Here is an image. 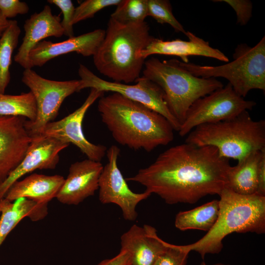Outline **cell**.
<instances>
[{
    "mask_svg": "<svg viewBox=\"0 0 265 265\" xmlns=\"http://www.w3.org/2000/svg\"><path fill=\"white\" fill-rule=\"evenodd\" d=\"M148 16V0H121L110 17L122 24L145 21Z\"/></svg>",
    "mask_w": 265,
    "mask_h": 265,
    "instance_id": "cell-26",
    "label": "cell"
},
{
    "mask_svg": "<svg viewBox=\"0 0 265 265\" xmlns=\"http://www.w3.org/2000/svg\"><path fill=\"white\" fill-rule=\"evenodd\" d=\"M106 153L107 162L103 167L99 181V201L103 204L118 206L125 220L134 221L138 215L137 205L151 194L145 190L135 193L129 188L118 166L120 149L117 146H111Z\"/></svg>",
    "mask_w": 265,
    "mask_h": 265,
    "instance_id": "cell-11",
    "label": "cell"
},
{
    "mask_svg": "<svg viewBox=\"0 0 265 265\" xmlns=\"http://www.w3.org/2000/svg\"><path fill=\"white\" fill-rule=\"evenodd\" d=\"M258 188L256 194L265 196V149L262 152L258 169Z\"/></svg>",
    "mask_w": 265,
    "mask_h": 265,
    "instance_id": "cell-33",
    "label": "cell"
},
{
    "mask_svg": "<svg viewBox=\"0 0 265 265\" xmlns=\"http://www.w3.org/2000/svg\"><path fill=\"white\" fill-rule=\"evenodd\" d=\"M78 74L80 82V91L90 88L104 92L117 93L160 114L170 123L174 131H179L180 124L169 110L163 91L149 79L140 77L135 80L134 84L107 81L96 76L83 64L80 65Z\"/></svg>",
    "mask_w": 265,
    "mask_h": 265,
    "instance_id": "cell-10",
    "label": "cell"
},
{
    "mask_svg": "<svg viewBox=\"0 0 265 265\" xmlns=\"http://www.w3.org/2000/svg\"><path fill=\"white\" fill-rule=\"evenodd\" d=\"M215 2H225L229 4L236 12L237 23L244 26L252 17V3L247 0H214Z\"/></svg>",
    "mask_w": 265,
    "mask_h": 265,
    "instance_id": "cell-31",
    "label": "cell"
},
{
    "mask_svg": "<svg viewBox=\"0 0 265 265\" xmlns=\"http://www.w3.org/2000/svg\"><path fill=\"white\" fill-rule=\"evenodd\" d=\"M148 16L159 24H168L175 31L186 34L183 26L174 16L170 2L167 0H148Z\"/></svg>",
    "mask_w": 265,
    "mask_h": 265,
    "instance_id": "cell-27",
    "label": "cell"
},
{
    "mask_svg": "<svg viewBox=\"0 0 265 265\" xmlns=\"http://www.w3.org/2000/svg\"><path fill=\"white\" fill-rule=\"evenodd\" d=\"M130 254L125 251H120L113 258L104 260L96 265H130Z\"/></svg>",
    "mask_w": 265,
    "mask_h": 265,
    "instance_id": "cell-34",
    "label": "cell"
},
{
    "mask_svg": "<svg viewBox=\"0 0 265 265\" xmlns=\"http://www.w3.org/2000/svg\"><path fill=\"white\" fill-rule=\"evenodd\" d=\"M219 200H213L194 209L178 212L175 226L181 231L199 230L209 231L216 222L219 213Z\"/></svg>",
    "mask_w": 265,
    "mask_h": 265,
    "instance_id": "cell-23",
    "label": "cell"
},
{
    "mask_svg": "<svg viewBox=\"0 0 265 265\" xmlns=\"http://www.w3.org/2000/svg\"><path fill=\"white\" fill-rule=\"evenodd\" d=\"M25 118L0 115V185L25 157L32 137Z\"/></svg>",
    "mask_w": 265,
    "mask_h": 265,
    "instance_id": "cell-14",
    "label": "cell"
},
{
    "mask_svg": "<svg viewBox=\"0 0 265 265\" xmlns=\"http://www.w3.org/2000/svg\"><path fill=\"white\" fill-rule=\"evenodd\" d=\"M168 243L158 236L154 227L134 224L121 236L120 251L130 254V265H154Z\"/></svg>",
    "mask_w": 265,
    "mask_h": 265,
    "instance_id": "cell-18",
    "label": "cell"
},
{
    "mask_svg": "<svg viewBox=\"0 0 265 265\" xmlns=\"http://www.w3.org/2000/svg\"><path fill=\"white\" fill-rule=\"evenodd\" d=\"M49 3L54 4L61 11L63 19L61 25L64 35L71 38L74 36L73 18L75 7L71 0H49Z\"/></svg>",
    "mask_w": 265,
    "mask_h": 265,
    "instance_id": "cell-30",
    "label": "cell"
},
{
    "mask_svg": "<svg viewBox=\"0 0 265 265\" xmlns=\"http://www.w3.org/2000/svg\"><path fill=\"white\" fill-rule=\"evenodd\" d=\"M234 60L220 66L200 65L179 60L180 65L193 75L203 78L222 77L234 90L244 98L252 89L265 90V37L254 47L238 45Z\"/></svg>",
    "mask_w": 265,
    "mask_h": 265,
    "instance_id": "cell-7",
    "label": "cell"
},
{
    "mask_svg": "<svg viewBox=\"0 0 265 265\" xmlns=\"http://www.w3.org/2000/svg\"><path fill=\"white\" fill-rule=\"evenodd\" d=\"M104 92L91 88L90 93L82 105L75 111L56 121L48 123L39 135L54 138L77 146L88 159L101 161L106 153V147L89 142L82 131V122L91 105L104 96Z\"/></svg>",
    "mask_w": 265,
    "mask_h": 265,
    "instance_id": "cell-12",
    "label": "cell"
},
{
    "mask_svg": "<svg viewBox=\"0 0 265 265\" xmlns=\"http://www.w3.org/2000/svg\"><path fill=\"white\" fill-rule=\"evenodd\" d=\"M219 195V213L214 226L196 242L183 245L189 252H197L202 259L207 254L220 252L223 239L231 233H265V196L241 195L227 188Z\"/></svg>",
    "mask_w": 265,
    "mask_h": 265,
    "instance_id": "cell-4",
    "label": "cell"
},
{
    "mask_svg": "<svg viewBox=\"0 0 265 265\" xmlns=\"http://www.w3.org/2000/svg\"><path fill=\"white\" fill-rule=\"evenodd\" d=\"M64 180V177L59 175L33 173L15 182L7 191L4 199L12 202L18 199L25 198L48 204L56 198Z\"/></svg>",
    "mask_w": 265,
    "mask_h": 265,
    "instance_id": "cell-20",
    "label": "cell"
},
{
    "mask_svg": "<svg viewBox=\"0 0 265 265\" xmlns=\"http://www.w3.org/2000/svg\"><path fill=\"white\" fill-rule=\"evenodd\" d=\"M188 41L181 39L164 41L154 38L147 46L140 53L141 58L145 60L153 54L177 56L182 62H188V56L198 55L213 58L221 61L228 62V57L217 49L210 46L209 42L186 31Z\"/></svg>",
    "mask_w": 265,
    "mask_h": 265,
    "instance_id": "cell-19",
    "label": "cell"
},
{
    "mask_svg": "<svg viewBox=\"0 0 265 265\" xmlns=\"http://www.w3.org/2000/svg\"><path fill=\"white\" fill-rule=\"evenodd\" d=\"M231 265L218 263L214 264H212V265Z\"/></svg>",
    "mask_w": 265,
    "mask_h": 265,
    "instance_id": "cell-36",
    "label": "cell"
},
{
    "mask_svg": "<svg viewBox=\"0 0 265 265\" xmlns=\"http://www.w3.org/2000/svg\"><path fill=\"white\" fill-rule=\"evenodd\" d=\"M256 105L255 102L245 100L238 95L228 83L198 99L191 106L179 134L185 136L199 125L235 117L244 111L251 110Z\"/></svg>",
    "mask_w": 265,
    "mask_h": 265,
    "instance_id": "cell-9",
    "label": "cell"
},
{
    "mask_svg": "<svg viewBox=\"0 0 265 265\" xmlns=\"http://www.w3.org/2000/svg\"><path fill=\"white\" fill-rule=\"evenodd\" d=\"M142 74L161 88L168 108L180 126L196 100L224 86L215 78L193 75L176 59L161 61L151 57L145 61Z\"/></svg>",
    "mask_w": 265,
    "mask_h": 265,
    "instance_id": "cell-6",
    "label": "cell"
},
{
    "mask_svg": "<svg viewBox=\"0 0 265 265\" xmlns=\"http://www.w3.org/2000/svg\"><path fill=\"white\" fill-rule=\"evenodd\" d=\"M263 150L249 154L238 160L235 166L230 167L225 188L241 195L256 193L258 165Z\"/></svg>",
    "mask_w": 265,
    "mask_h": 265,
    "instance_id": "cell-22",
    "label": "cell"
},
{
    "mask_svg": "<svg viewBox=\"0 0 265 265\" xmlns=\"http://www.w3.org/2000/svg\"><path fill=\"white\" fill-rule=\"evenodd\" d=\"M69 145L51 137H32L23 159L0 185V201L11 186L25 175L36 169H54L59 160V153Z\"/></svg>",
    "mask_w": 265,
    "mask_h": 265,
    "instance_id": "cell-13",
    "label": "cell"
},
{
    "mask_svg": "<svg viewBox=\"0 0 265 265\" xmlns=\"http://www.w3.org/2000/svg\"><path fill=\"white\" fill-rule=\"evenodd\" d=\"M121 0H86L75 8L73 23L76 24L91 18L102 9L112 5L117 6Z\"/></svg>",
    "mask_w": 265,
    "mask_h": 265,
    "instance_id": "cell-28",
    "label": "cell"
},
{
    "mask_svg": "<svg viewBox=\"0 0 265 265\" xmlns=\"http://www.w3.org/2000/svg\"><path fill=\"white\" fill-rule=\"evenodd\" d=\"M36 113L35 100L30 91L16 95L0 93V115L21 116L32 122Z\"/></svg>",
    "mask_w": 265,
    "mask_h": 265,
    "instance_id": "cell-25",
    "label": "cell"
},
{
    "mask_svg": "<svg viewBox=\"0 0 265 265\" xmlns=\"http://www.w3.org/2000/svg\"><path fill=\"white\" fill-rule=\"evenodd\" d=\"M27 4L19 0H0V11L7 19L28 13Z\"/></svg>",
    "mask_w": 265,
    "mask_h": 265,
    "instance_id": "cell-32",
    "label": "cell"
},
{
    "mask_svg": "<svg viewBox=\"0 0 265 265\" xmlns=\"http://www.w3.org/2000/svg\"><path fill=\"white\" fill-rule=\"evenodd\" d=\"M200 265H207L204 262H203L201 263Z\"/></svg>",
    "mask_w": 265,
    "mask_h": 265,
    "instance_id": "cell-37",
    "label": "cell"
},
{
    "mask_svg": "<svg viewBox=\"0 0 265 265\" xmlns=\"http://www.w3.org/2000/svg\"><path fill=\"white\" fill-rule=\"evenodd\" d=\"M0 246L8 234L24 218L31 221L43 219L48 213L47 204L37 203L21 198L10 202L4 198L0 201Z\"/></svg>",
    "mask_w": 265,
    "mask_h": 265,
    "instance_id": "cell-21",
    "label": "cell"
},
{
    "mask_svg": "<svg viewBox=\"0 0 265 265\" xmlns=\"http://www.w3.org/2000/svg\"><path fill=\"white\" fill-rule=\"evenodd\" d=\"M105 34V30L98 29L60 42L42 40L29 53L31 66L32 68L41 67L52 59L72 52L85 57L93 56L103 41Z\"/></svg>",
    "mask_w": 265,
    "mask_h": 265,
    "instance_id": "cell-16",
    "label": "cell"
},
{
    "mask_svg": "<svg viewBox=\"0 0 265 265\" xmlns=\"http://www.w3.org/2000/svg\"><path fill=\"white\" fill-rule=\"evenodd\" d=\"M98 110L114 140L121 145L150 152L174 139V130L164 116L117 93L101 97Z\"/></svg>",
    "mask_w": 265,
    "mask_h": 265,
    "instance_id": "cell-2",
    "label": "cell"
},
{
    "mask_svg": "<svg viewBox=\"0 0 265 265\" xmlns=\"http://www.w3.org/2000/svg\"><path fill=\"white\" fill-rule=\"evenodd\" d=\"M185 142L214 147L221 157L238 160L265 149V121L253 120L244 111L232 118L197 126L187 135Z\"/></svg>",
    "mask_w": 265,
    "mask_h": 265,
    "instance_id": "cell-5",
    "label": "cell"
},
{
    "mask_svg": "<svg viewBox=\"0 0 265 265\" xmlns=\"http://www.w3.org/2000/svg\"><path fill=\"white\" fill-rule=\"evenodd\" d=\"M154 38L145 21L122 24L110 17L104 39L93 56L94 65L113 81H135L145 61L140 53Z\"/></svg>",
    "mask_w": 265,
    "mask_h": 265,
    "instance_id": "cell-3",
    "label": "cell"
},
{
    "mask_svg": "<svg viewBox=\"0 0 265 265\" xmlns=\"http://www.w3.org/2000/svg\"><path fill=\"white\" fill-rule=\"evenodd\" d=\"M10 20L6 19L0 11V38L10 24Z\"/></svg>",
    "mask_w": 265,
    "mask_h": 265,
    "instance_id": "cell-35",
    "label": "cell"
},
{
    "mask_svg": "<svg viewBox=\"0 0 265 265\" xmlns=\"http://www.w3.org/2000/svg\"><path fill=\"white\" fill-rule=\"evenodd\" d=\"M23 41L14 59L25 69H31L29 59L31 50L44 39L61 37L64 35L59 16L53 15L51 7L45 5L39 13H34L25 21Z\"/></svg>",
    "mask_w": 265,
    "mask_h": 265,
    "instance_id": "cell-17",
    "label": "cell"
},
{
    "mask_svg": "<svg viewBox=\"0 0 265 265\" xmlns=\"http://www.w3.org/2000/svg\"><path fill=\"white\" fill-rule=\"evenodd\" d=\"M230 166L216 148L185 142L166 150L126 180L142 185L168 204H193L206 196L219 195Z\"/></svg>",
    "mask_w": 265,
    "mask_h": 265,
    "instance_id": "cell-1",
    "label": "cell"
},
{
    "mask_svg": "<svg viewBox=\"0 0 265 265\" xmlns=\"http://www.w3.org/2000/svg\"><path fill=\"white\" fill-rule=\"evenodd\" d=\"M22 81L33 95L37 113L32 121L26 120L25 127L31 137L39 135L44 127L55 119L64 100L80 92V80L64 81L45 79L32 69H25Z\"/></svg>",
    "mask_w": 265,
    "mask_h": 265,
    "instance_id": "cell-8",
    "label": "cell"
},
{
    "mask_svg": "<svg viewBox=\"0 0 265 265\" xmlns=\"http://www.w3.org/2000/svg\"><path fill=\"white\" fill-rule=\"evenodd\" d=\"M189 253L183 245L168 243L167 248L160 255L154 265H186Z\"/></svg>",
    "mask_w": 265,
    "mask_h": 265,
    "instance_id": "cell-29",
    "label": "cell"
},
{
    "mask_svg": "<svg viewBox=\"0 0 265 265\" xmlns=\"http://www.w3.org/2000/svg\"><path fill=\"white\" fill-rule=\"evenodd\" d=\"M103 167L101 161L88 159L72 163L55 198L63 204L77 205L94 195Z\"/></svg>",
    "mask_w": 265,
    "mask_h": 265,
    "instance_id": "cell-15",
    "label": "cell"
},
{
    "mask_svg": "<svg viewBox=\"0 0 265 265\" xmlns=\"http://www.w3.org/2000/svg\"><path fill=\"white\" fill-rule=\"evenodd\" d=\"M21 29L18 22L10 20V24L0 38V93L4 94L11 76L12 55L19 42Z\"/></svg>",
    "mask_w": 265,
    "mask_h": 265,
    "instance_id": "cell-24",
    "label": "cell"
}]
</instances>
